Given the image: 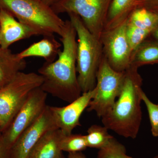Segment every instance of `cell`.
Returning a JSON list of instances; mask_svg holds the SVG:
<instances>
[{"label":"cell","mask_w":158,"mask_h":158,"mask_svg":"<svg viewBox=\"0 0 158 158\" xmlns=\"http://www.w3.org/2000/svg\"><path fill=\"white\" fill-rule=\"evenodd\" d=\"M39 35L30 26L20 22L8 11L0 9V48L8 49L14 43Z\"/></svg>","instance_id":"cell-12"},{"label":"cell","mask_w":158,"mask_h":158,"mask_svg":"<svg viewBox=\"0 0 158 158\" xmlns=\"http://www.w3.org/2000/svg\"><path fill=\"white\" fill-rule=\"evenodd\" d=\"M62 135L58 128L46 133L34 146L28 158H65L60 147Z\"/></svg>","instance_id":"cell-13"},{"label":"cell","mask_w":158,"mask_h":158,"mask_svg":"<svg viewBox=\"0 0 158 158\" xmlns=\"http://www.w3.org/2000/svg\"><path fill=\"white\" fill-rule=\"evenodd\" d=\"M2 132L1 131V129H0V137H1V135H2Z\"/></svg>","instance_id":"cell-29"},{"label":"cell","mask_w":158,"mask_h":158,"mask_svg":"<svg viewBox=\"0 0 158 158\" xmlns=\"http://www.w3.org/2000/svg\"><path fill=\"white\" fill-rule=\"evenodd\" d=\"M27 66L25 59L8 49L0 48V88L9 83Z\"/></svg>","instance_id":"cell-15"},{"label":"cell","mask_w":158,"mask_h":158,"mask_svg":"<svg viewBox=\"0 0 158 158\" xmlns=\"http://www.w3.org/2000/svg\"><path fill=\"white\" fill-rule=\"evenodd\" d=\"M150 37H152V39L158 43V25L152 31Z\"/></svg>","instance_id":"cell-26"},{"label":"cell","mask_w":158,"mask_h":158,"mask_svg":"<svg viewBox=\"0 0 158 158\" xmlns=\"http://www.w3.org/2000/svg\"><path fill=\"white\" fill-rule=\"evenodd\" d=\"M68 15L76 31L77 80L82 93H85L96 86L97 73L104 55L102 45L100 40L88 31L78 15Z\"/></svg>","instance_id":"cell-3"},{"label":"cell","mask_w":158,"mask_h":158,"mask_svg":"<svg viewBox=\"0 0 158 158\" xmlns=\"http://www.w3.org/2000/svg\"><path fill=\"white\" fill-rule=\"evenodd\" d=\"M96 91L95 88L88 92L83 93L79 98L65 106L59 107L50 106L56 125L64 135L72 134L75 128L81 126L80 117L85 109L88 107Z\"/></svg>","instance_id":"cell-11"},{"label":"cell","mask_w":158,"mask_h":158,"mask_svg":"<svg viewBox=\"0 0 158 158\" xmlns=\"http://www.w3.org/2000/svg\"><path fill=\"white\" fill-rule=\"evenodd\" d=\"M127 24L150 36L158 25V13L144 8H136L128 16Z\"/></svg>","instance_id":"cell-16"},{"label":"cell","mask_w":158,"mask_h":158,"mask_svg":"<svg viewBox=\"0 0 158 158\" xmlns=\"http://www.w3.org/2000/svg\"><path fill=\"white\" fill-rule=\"evenodd\" d=\"M67 158H86L84 154L81 152L69 153Z\"/></svg>","instance_id":"cell-25"},{"label":"cell","mask_w":158,"mask_h":158,"mask_svg":"<svg viewBox=\"0 0 158 158\" xmlns=\"http://www.w3.org/2000/svg\"><path fill=\"white\" fill-rule=\"evenodd\" d=\"M152 158H158V154L156 155L155 156H154Z\"/></svg>","instance_id":"cell-28"},{"label":"cell","mask_w":158,"mask_h":158,"mask_svg":"<svg viewBox=\"0 0 158 158\" xmlns=\"http://www.w3.org/2000/svg\"></svg>","instance_id":"cell-30"},{"label":"cell","mask_w":158,"mask_h":158,"mask_svg":"<svg viewBox=\"0 0 158 158\" xmlns=\"http://www.w3.org/2000/svg\"><path fill=\"white\" fill-rule=\"evenodd\" d=\"M148 38L133 51L130 66L138 68L143 65L158 63V43Z\"/></svg>","instance_id":"cell-17"},{"label":"cell","mask_w":158,"mask_h":158,"mask_svg":"<svg viewBox=\"0 0 158 158\" xmlns=\"http://www.w3.org/2000/svg\"><path fill=\"white\" fill-rule=\"evenodd\" d=\"M0 9L33 28L39 35H62L65 21L41 0H0Z\"/></svg>","instance_id":"cell-4"},{"label":"cell","mask_w":158,"mask_h":158,"mask_svg":"<svg viewBox=\"0 0 158 158\" xmlns=\"http://www.w3.org/2000/svg\"><path fill=\"white\" fill-rule=\"evenodd\" d=\"M108 130L104 126H91L85 135L88 147L100 149L106 146L113 137L109 134Z\"/></svg>","instance_id":"cell-19"},{"label":"cell","mask_w":158,"mask_h":158,"mask_svg":"<svg viewBox=\"0 0 158 158\" xmlns=\"http://www.w3.org/2000/svg\"></svg>","instance_id":"cell-31"},{"label":"cell","mask_w":158,"mask_h":158,"mask_svg":"<svg viewBox=\"0 0 158 158\" xmlns=\"http://www.w3.org/2000/svg\"><path fill=\"white\" fill-rule=\"evenodd\" d=\"M60 147L62 152H66L69 153L82 152L88 148L85 135L73 134L65 135L62 133L60 139Z\"/></svg>","instance_id":"cell-20"},{"label":"cell","mask_w":158,"mask_h":158,"mask_svg":"<svg viewBox=\"0 0 158 158\" xmlns=\"http://www.w3.org/2000/svg\"><path fill=\"white\" fill-rule=\"evenodd\" d=\"M130 66L120 94L112 109L102 118L104 126L125 138H137L142 121V78Z\"/></svg>","instance_id":"cell-2"},{"label":"cell","mask_w":158,"mask_h":158,"mask_svg":"<svg viewBox=\"0 0 158 158\" xmlns=\"http://www.w3.org/2000/svg\"><path fill=\"white\" fill-rule=\"evenodd\" d=\"M60 37L62 50L57 59L53 62H44L38 69V74L43 78L40 88L46 93L70 103L82 93L77 75V33L69 20L65 21Z\"/></svg>","instance_id":"cell-1"},{"label":"cell","mask_w":158,"mask_h":158,"mask_svg":"<svg viewBox=\"0 0 158 158\" xmlns=\"http://www.w3.org/2000/svg\"><path fill=\"white\" fill-rule=\"evenodd\" d=\"M142 102L146 106L149 116L152 134L153 137H158V105L154 103L148 97L144 91L141 93Z\"/></svg>","instance_id":"cell-22"},{"label":"cell","mask_w":158,"mask_h":158,"mask_svg":"<svg viewBox=\"0 0 158 158\" xmlns=\"http://www.w3.org/2000/svg\"><path fill=\"white\" fill-rule=\"evenodd\" d=\"M98 158H134L127 155L125 147L113 137L106 146L99 149Z\"/></svg>","instance_id":"cell-21"},{"label":"cell","mask_w":158,"mask_h":158,"mask_svg":"<svg viewBox=\"0 0 158 158\" xmlns=\"http://www.w3.org/2000/svg\"><path fill=\"white\" fill-rule=\"evenodd\" d=\"M47 94L40 87L32 90L9 127L2 132L3 141L11 149L20 135L42 114L47 106Z\"/></svg>","instance_id":"cell-8"},{"label":"cell","mask_w":158,"mask_h":158,"mask_svg":"<svg viewBox=\"0 0 158 158\" xmlns=\"http://www.w3.org/2000/svg\"><path fill=\"white\" fill-rule=\"evenodd\" d=\"M134 0H112L104 31L114 27L126 19L134 9Z\"/></svg>","instance_id":"cell-18"},{"label":"cell","mask_w":158,"mask_h":158,"mask_svg":"<svg viewBox=\"0 0 158 158\" xmlns=\"http://www.w3.org/2000/svg\"><path fill=\"white\" fill-rule=\"evenodd\" d=\"M43 82L41 75L20 72L11 81L0 88V129L2 132L7 128L29 94Z\"/></svg>","instance_id":"cell-5"},{"label":"cell","mask_w":158,"mask_h":158,"mask_svg":"<svg viewBox=\"0 0 158 158\" xmlns=\"http://www.w3.org/2000/svg\"><path fill=\"white\" fill-rule=\"evenodd\" d=\"M43 39L34 43L27 48L17 53L21 59L30 57H39L44 59L45 62H52L57 59L62 44L55 38L54 35L44 36Z\"/></svg>","instance_id":"cell-14"},{"label":"cell","mask_w":158,"mask_h":158,"mask_svg":"<svg viewBox=\"0 0 158 158\" xmlns=\"http://www.w3.org/2000/svg\"><path fill=\"white\" fill-rule=\"evenodd\" d=\"M44 3H45L47 6L52 7L56 2H57L59 0H41Z\"/></svg>","instance_id":"cell-27"},{"label":"cell","mask_w":158,"mask_h":158,"mask_svg":"<svg viewBox=\"0 0 158 158\" xmlns=\"http://www.w3.org/2000/svg\"><path fill=\"white\" fill-rule=\"evenodd\" d=\"M144 8L158 13V0H134V9Z\"/></svg>","instance_id":"cell-23"},{"label":"cell","mask_w":158,"mask_h":158,"mask_svg":"<svg viewBox=\"0 0 158 158\" xmlns=\"http://www.w3.org/2000/svg\"><path fill=\"white\" fill-rule=\"evenodd\" d=\"M11 148L8 147L0 137V158H11Z\"/></svg>","instance_id":"cell-24"},{"label":"cell","mask_w":158,"mask_h":158,"mask_svg":"<svg viewBox=\"0 0 158 158\" xmlns=\"http://www.w3.org/2000/svg\"><path fill=\"white\" fill-rule=\"evenodd\" d=\"M127 19L114 27L105 30L100 40L104 55L110 66L118 72L129 68L132 50L127 34Z\"/></svg>","instance_id":"cell-9"},{"label":"cell","mask_w":158,"mask_h":158,"mask_svg":"<svg viewBox=\"0 0 158 158\" xmlns=\"http://www.w3.org/2000/svg\"><path fill=\"white\" fill-rule=\"evenodd\" d=\"M112 0H59L52 6L60 13H73L81 18L88 31L100 40Z\"/></svg>","instance_id":"cell-7"},{"label":"cell","mask_w":158,"mask_h":158,"mask_svg":"<svg viewBox=\"0 0 158 158\" xmlns=\"http://www.w3.org/2000/svg\"><path fill=\"white\" fill-rule=\"evenodd\" d=\"M125 71L114 70L103 55L97 73L96 93L87 108L88 112L94 111L102 118L112 109L123 86Z\"/></svg>","instance_id":"cell-6"},{"label":"cell","mask_w":158,"mask_h":158,"mask_svg":"<svg viewBox=\"0 0 158 158\" xmlns=\"http://www.w3.org/2000/svg\"><path fill=\"white\" fill-rule=\"evenodd\" d=\"M58 127L54 121L50 107L47 105L39 118L15 142L11 149V158H28L40 139L46 133Z\"/></svg>","instance_id":"cell-10"}]
</instances>
